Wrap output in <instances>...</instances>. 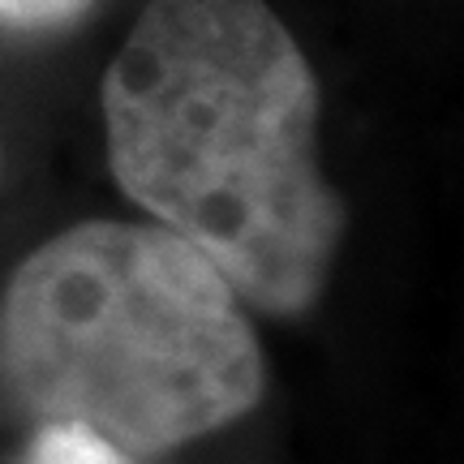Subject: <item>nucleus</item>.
I'll return each mask as SVG.
<instances>
[{"mask_svg":"<svg viewBox=\"0 0 464 464\" xmlns=\"http://www.w3.org/2000/svg\"><path fill=\"white\" fill-rule=\"evenodd\" d=\"M263 387L232 284L160 224L65 228L5 284L0 392L34 426L160 456L246 417Z\"/></svg>","mask_w":464,"mask_h":464,"instance_id":"obj_2","label":"nucleus"},{"mask_svg":"<svg viewBox=\"0 0 464 464\" xmlns=\"http://www.w3.org/2000/svg\"><path fill=\"white\" fill-rule=\"evenodd\" d=\"M108 168L266 314L310 310L344 202L318 172L314 69L266 0H150L103 73Z\"/></svg>","mask_w":464,"mask_h":464,"instance_id":"obj_1","label":"nucleus"},{"mask_svg":"<svg viewBox=\"0 0 464 464\" xmlns=\"http://www.w3.org/2000/svg\"><path fill=\"white\" fill-rule=\"evenodd\" d=\"M22 464H130V456L82 426H39Z\"/></svg>","mask_w":464,"mask_h":464,"instance_id":"obj_3","label":"nucleus"},{"mask_svg":"<svg viewBox=\"0 0 464 464\" xmlns=\"http://www.w3.org/2000/svg\"><path fill=\"white\" fill-rule=\"evenodd\" d=\"M95 0H0V17L17 26H69Z\"/></svg>","mask_w":464,"mask_h":464,"instance_id":"obj_4","label":"nucleus"}]
</instances>
